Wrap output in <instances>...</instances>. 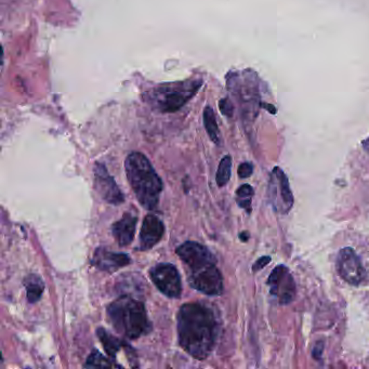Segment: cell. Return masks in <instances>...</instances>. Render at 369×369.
<instances>
[{"instance_id":"obj_1","label":"cell","mask_w":369,"mask_h":369,"mask_svg":"<svg viewBox=\"0 0 369 369\" xmlns=\"http://www.w3.org/2000/svg\"><path fill=\"white\" fill-rule=\"evenodd\" d=\"M218 322L214 313L205 305L187 303L178 313L180 345L194 359L209 357L218 336Z\"/></svg>"},{"instance_id":"obj_2","label":"cell","mask_w":369,"mask_h":369,"mask_svg":"<svg viewBox=\"0 0 369 369\" xmlns=\"http://www.w3.org/2000/svg\"><path fill=\"white\" fill-rule=\"evenodd\" d=\"M126 173L139 203L146 209L154 210L160 202L163 182L150 160L142 153L133 152L125 162Z\"/></svg>"},{"instance_id":"obj_3","label":"cell","mask_w":369,"mask_h":369,"mask_svg":"<svg viewBox=\"0 0 369 369\" xmlns=\"http://www.w3.org/2000/svg\"><path fill=\"white\" fill-rule=\"evenodd\" d=\"M108 315L117 332L128 339H138L150 330L151 324L144 305L129 295H123L111 303Z\"/></svg>"},{"instance_id":"obj_4","label":"cell","mask_w":369,"mask_h":369,"mask_svg":"<svg viewBox=\"0 0 369 369\" xmlns=\"http://www.w3.org/2000/svg\"><path fill=\"white\" fill-rule=\"evenodd\" d=\"M202 80H187L179 84L158 87L148 96V101L163 113H173L190 101L202 86Z\"/></svg>"},{"instance_id":"obj_5","label":"cell","mask_w":369,"mask_h":369,"mask_svg":"<svg viewBox=\"0 0 369 369\" xmlns=\"http://www.w3.org/2000/svg\"><path fill=\"white\" fill-rule=\"evenodd\" d=\"M268 203L274 212L280 214H287L293 205V192L287 175L280 167L272 170L268 185Z\"/></svg>"},{"instance_id":"obj_6","label":"cell","mask_w":369,"mask_h":369,"mask_svg":"<svg viewBox=\"0 0 369 369\" xmlns=\"http://www.w3.org/2000/svg\"><path fill=\"white\" fill-rule=\"evenodd\" d=\"M189 283L196 291L208 295H219L223 291V278L216 264L190 271Z\"/></svg>"},{"instance_id":"obj_7","label":"cell","mask_w":369,"mask_h":369,"mask_svg":"<svg viewBox=\"0 0 369 369\" xmlns=\"http://www.w3.org/2000/svg\"><path fill=\"white\" fill-rule=\"evenodd\" d=\"M153 283L169 298H179L182 293L181 278L177 268L170 264H160L151 268Z\"/></svg>"},{"instance_id":"obj_8","label":"cell","mask_w":369,"mask_h":369,"mask_svg":"<svg viewBox=\"0 0 369 369\" xmlns=\"http://www.w3.org/2000/svg\"><path fill=\"white\" fill-rule=\"evenodd\" d=\"M337 270L343 281L351 285H359L366 277V270L354 249L345 247L337 256Z\"/></svg>"},{"instance_id":"obj_9","label":"cell","mask_w":369,"mask_h":369,"mask_svg":"<svg viewBox=\"0 0 369 369\" xmlns=\"http://www.w3.org/2000/svg\"><path fill=\"white\" fill-rule=\"evenodd\" d=\"M268 285L271 295L276 297L281 304L293 302L295 295V284L287 266L283 264L276 266L268 277Z\"/></svg>"},{"instance_id":"obj_10","label":"cell","mask_w":369,"mask_h":369,"mask_svg":"<svg viewBox=\"0 0 369 369\" xmlns=\"http://www.w3.org/2000/svg\"><path fill=\"white\" fill-rule=\"evenodd\" d=\"M177 255L187 264V268H190V271L217 264V260L208 248L195 241L183 243L178 247Z\"/></svg>"},{"instance_id":"obj_11","label":"cell","mask_w":369,"mask_h":369,"mask_svg":"<svg viewBox=\"0 0 369 369\" xmlns=\"http://www.w3.org/2000/svg\"><path fill=\"white\" fill-rule=\"evenodd\" d=\"M94 187L105 202L112 205L123 203V194L116 184L115 180L109 175L105 166L96 164L94 166Z\"/></svg>"},{"instance_id":"obj_12","label":"cell","mask_w":369,"mask_h":369,"mask_svg":"<svg viewBox=\"0 0 369 369\" xmlns=\"http://www.w3.org/2000/svg\"><path fill=\"white\" fill-rule=\"evenodd\" d=\"M165 233V227L160 218L148 214L143 220L140 232V248L148 250L157 244Z\"/></svg>"},{"instance_id":"obj_13","label":"cell","mask_w":369,"mask_h":369,"mask_svg":"<svg viewBox=\"0 0 369 369\" xmlns=\"http://www.w3.org/2000/svg\"><path fill=\"white\" fill-rule=\"evenodd\" d=\"M131 259L126 254H116L112 251L106 250L105 248H98L94 251L92 264L101 271L113 272L117 271L123 266H128Z\"/></svg>"},{"instance_id":"obj_14","label":"cell","mask_w":369,"mask_h":369,"mask_svg":"<svg viewBox=\"0 0 369 369\" xmlns=\"http://www.w3.org/2000/svg\"><path fill=\"white\" fill-rule=\"evenodd\" d=\"M137 221L138 219L136 216H133L130 212H126L121 220L113 224L112 233L119 246H128L132 241L136 233Z\"/></svg>"},{"instance_id":"obj_15","label":"cell","mask_w":369,"mask_h":369,"mask_svg":"<svg viewBox=\"0 0 369 369\" xmlns=\"http://www.w3.org/2000/svg\"><path fill=\"white\" fill-rule=\"evenodd\" d=\"M24 286L28 291V299L31 303L37 302L44 293V284L42 278L32 274L24 280Z\"/></svg>"},{"instance_id":"obj_16","label":"cell","mask_w":369,"mask_h":369,"mask_svg":"<svg viewBox=\"0 0 369 369\" xmlns=\"http://www.w3.org/2000/svg\"><path fill=\"white\" fill-rule=\"evenodd\" d=\"M204 125L207 133H208V136L212 139V142L219 146L220 141H221L219 127H218L217 119H216V116H214V110L210 106H206L205 108Z\"/></svg>"},{"instance_id":"obj_17","label":"cell","mask_w":369,"mask_h":369,"mask_svg":"<svg viewBox=\"0 0 369 369\" xmlns=\"http://www.w3.org/2000/svg\"><path fill=\"white\" fill-rule=\"evenodd\" d=\"M98 339L101 340L102 345H103L104 349L110 357H115L116 354L119 353V350L123 347L125 342L121 341L117 338L113 337L110 335L109 332L104 330L103 328H98L96 330Z\"/></svg>"},{"instance_id":"obj_18","label":"cell","mask_w":369,"mask_h":369,"mask_svg":"<svg viewBox=\"0 0 369 369\" xmlns=\"http://www.w3.org/2000/svg\"><path fill=\"white\" fill-rule=\"evenodd\" d=\"M254 189L251 185L244 184L237 191V202L239 206L246 210L248 214L251 212V202L254 197Z\"/></svg>"},{"instance_id":"obj_19","label":"cell","mask_w":369,"mask_h":369,"mask_svg":"<svg viewBox=\"0 0 369 369\" xmlns=\"http://www.w3.org/2000/svg\"><path fill=\"white\" fill-rule=\"evenodd\" d=\"M232 158L230 156H225L222 158L218 168L217 183L220 187L228 184L231 178Z\"/></svg>"},{"instance_id":"obj_20","label":"cell","mask_w":369,"mask_h":369,"mask_svg":"<svg viewBox=\"0 0 369 369\" xmlns=\"http://www.w3.org/2000/svg\"><path fill=\"white\" fill-rule=\"evenodd\" d=\"M86 367H121L106 359L98 351H94L87 359Z\"/></svg>"},{"instance_id":"obj_21","label":"cell","mask_w":369,"mask_h":369,"mask_svg":"<svg viewBox=\"0 0 369 369\" xmlns=\"http://www.w3.org/2000/svg\"><path fill=\"white\" fill-rule=\"evenodd\" d=\"M254 173V167L250 163H243L239 167V175L241 179H246L250 177Z\"/></svg>"},{"instance_id":"obj_22","label":"cell","mask_w":369,"mask_h":369,"mask_svg":"<svg viewBox=\"0 0 369 369\" xmlns=\"http://www.w3.org/2000/svg\"><path fill=\"white\" fill-rule=\"evenodd\" d=\"M219 105L220 111L222 112L223 115L228 116V117H231L233 115V105H232L229 98H222Z\"/></svg>"},{"instance_id":"obj_23","label":"cell","mask_w":369,"mask_h":369,"mask_svg":"<svg viewBox=\"0 0 369 369\" xmlns=\"http://www.w3.org/2000/svg\"><path fill=\"white\" fill-rule=\"evenodd\" d=\"M270 262H271V258H270V257H261L260 259H258V260L256 261V264H254V266H252V271H260L261 268H264V266H266V264H270Z\"/></svg>"},{"instance_id":"obj_24","label":"cell","mask_w":369,"mask_h":369,"mask_svg":"<svg viewBox=\"0 0 369 369\" xmlns=\"http://www.w3.org/2000/svg\"><path fill=\"white\" fill-rule=\"evenodd\" d=\"M364 148L367 151V153H369V138L364 142Z\"/></svg>"},{"instance_id":"obj_25","label":"cell","mask_w":369,"mask_h":369,"mask_svg":"<svg viewBox=\"0 0 369 369\" xmlns=\"http://www.w3.org/2000/svg\"><path fill=\"white\" fill-rule=\"evenodd\" d=\"M241 239H243V241H247V239H248V234L247 233L241 234Z\"/></svg>"}]
</instances>
